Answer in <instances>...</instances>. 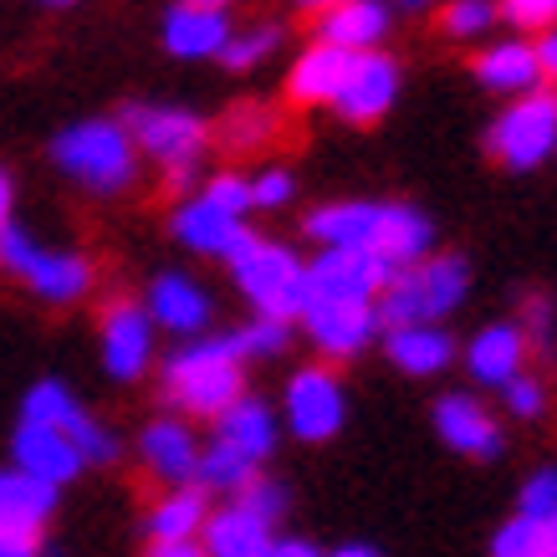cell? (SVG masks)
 <instances>
[{"label": "cell", "instance_id": "11", "mask_svg": "<svg viewBox=\"0 0 557 557\" xmlns=\"http://www.w3.org/2000/svg\"><path fill=\"white\" fill-rule=\"evenodd\" d=\"M153 318L144 312V302H119L102 307L98 318V354H102V373L113 379V384H138L153 363Z\"/></svg>", "mask_w": 557, "mask_h": 557}, {"label": "cell", "instance_id": "48", "mask_svg": "<svg viewBox=\"0 0 557 557\" xmlns=\"http://www.w3.org/2000/svg\"><path fill=\"white\" fill-rule=\"evenodd\" d=\"M0 557H41V547H32V542H0Z\"/></svg>", "mask_w": 557, "mask_h": 557}, {"label": "cell", "instance_id": "23", "mask_svg": "<svg viewBox=\"0 0 557 557\" xmlns=\"http://www.w3.org/2000/svg\"><path fill=\"white\" fill-rule=\"evenodd\" d=\"M276 440H282V424H276L267 399H256V394H240L236 405L215 420V445L236 450L246 466H256V471L276 456Z\"/></svg>", "mask_w": 557, "mask_h": 557}, {"label": "cell", "instance_id": "43", "mask_svg": "<svg viewBox=\"0 0 557 557\" xmlns=\"http://www.w3.org/2000/svg\"><path fill=\"white\" fill-rule=\"evenodd\" d=\"M537 62H542V77L557 83V26H547V32L537 36Z\"/></svg>", "mask_w": 557, "mask_h": 557}, {"label": "cell", "instance_id": "49", "mask_svg": "<svg viewBox=\"0 0 557 557\" xmlns=\"http://www.w3.org/2000/svg\"><path fill=\"white\" fill-rule=\"evenodd\" d=\"M297 5H302V11H318V16H322V11H333V5H343V0H297Z\"/></svg>", "mask_w": 557, "mask_h": 557}, {"label": "cell", "instance_id": "51", "mask_svg": "<svg viewBox=\"0 0 557 557\" xmlns=\"http://www.w3.org/2000/svg\"><path fill=\"white\" fill-rule=\"evenodd\" d=\"M36 5H51V11H67V5H77V0H36Z\"/></svg>", "mask_w": 557, "mask_h": 557}, {"label": "cell", "instance_id": "2", "mask_svg": "<svg viewBox=\"0 0 557 557\" xmlns=\"http://www.w3.org/2000/svg\"><path fill=\"white\" fill-rule=\"evenodd\" d=\"M119 123L134 138L138 159H153L164 170V189L170 195L200 189V159L210 149V123L200 113L170 108V102H128Z\"/></svg>", "mask_w": 557, "mask_h": 557}, {"label": "cell", "instance_id": "1", "mask_svg": "<svg viewBox=\"0 0 557 557\" xmlns=\"http://www.w3.org/2000/svg\"><path fill=\"white\" fill-rule=\"evenodd\" d=\"M159 394H164L170 414H180V420L215 424L220 414L246 394V358L236 354L231 333L180 343V348L159 363Z\"/></svg>", "mask_w": 557, "mask_h": 557}, {"label": "cell", "instance_id": "17", "mask_svg": "<svg viewBox=\"0 0 557 557\" xmlns=\"http://www.w3.org/2000/svg\"><path fill=\"white\" fill-rule=\"evenodd\" d=\"M200 450H205L200 435L180 414H159V420H149L138 430V460L164 486H189L195 471H200Z\"/></svg>", "mask_w": 557, "mask_h": 557}, {"label": "cell", "instance_id": "26", "mask_svg": "<svg viewBox=\"0 0 557 557\" xmlns=\"http://www.w3.org/2000/svg\"><path fill=\"white\" fill-rule=\"evenodd\" d=\"M388 26H394V16H388L384 0H343V5H333V11L318 16V41L363 57V51L384 47Z\"/></svg>", "mask_w": 557, "mask_h": 557}, {"label": "cell", "instance_id": "13", "mask_svg": "<svg viewBox=\"0 0 557 557\" xmlns=\"http://www.w3.org/2000/svg\"><path fill=\"white\" fill-rule=\"evenodd\" d=\"M388 287V271L369 251L327 246L307 261V302H379Z\"/></svg>", "mask_w": 557, "mask_h": 557}, {"label": "cell", "instance_id": "19", "mask_svg": "<svg viewBox=\"0 0 557 557\" xmlns=\"http://www.w3.org/2000/svg\"><path fill=\"white\" fill-rule=\"evenodd\" d=\"M471 72L475 83L496 92V98H527V92H537L547 87L542 77V62H537V41H527V36H502V41H486V47L471 57Z\"/></svg>", "mask_w": 557, "mask_h": 557}, {"label": "cell", "instance_id": "21", "mask_svg": "<svg viewBox=\"0 0 557 557\" xmlns=\"http://www.w3.org/2000/svg\"><path fill=\"white\" fill-rule=\"evenodd\" d=\"M379 348H384L388 363L399 373H409V379H435V373H445L460 354L456 338L445 333V322H394V327H384Z\"/></svg>", "mask_w": 557, "mask_h": 557}, {"label": "cell", "instance_id": "15", "mask_svg": "<svg viewBox=\"0 0 557 557\" xmlns=\"http://www.w3.org/2000/svg\"><path fill=\"white\" fill-rule=\"evenodd\" d=\"M144 312L153 318V327H164L174 338H205V327L215 318V302H210V292L185 276V271H159L144 292Z\"/></svg>", "mask_w": 557, "mask_h": 557}, {"label": "cell", "instance_id": "50", "mask_svg": "<svg viewBox=\"0 0 557 557\" xmlns=\"http://www.w3.org/2000/svg\"><path fill=\"white\" fill-rule=\"evenodd\" d=\"M189 5H205V11H225L231 0H189Z\"/></svg>", "mask_w": 557, "mask_h": 557}, {"label": "cell", "instance_id": "14", "mask_svg": "<svg viewBox=\"0 0 557 557\" xmlns=\"http://www.w3.org/2000/svg\"><path fill=\"white\" fill-rule=\"evenodd\" d=\"M399 87H405V72L399 62L388 57V51H363L354 57V67H348V83H343L338 102H333V113L343 123H379L399 102Z\"/></svg>", "mask_w": 557, "mask_h": 557}, {"label": "cell", "instance_id": "4", "mask_svg": "<svg viewBox=\"0 0 557 557\" xmlns=\"http://www.w3.org/2000/svg\"><path fill=\"white\" fill-rule=\"evenodd\" d=\"M466 297H471V261L456 251H435L388 276L384 297H379V318H384V327H394V322H445L450 312L466 307Z\"/></svg>", "mask_w": 557, "mask_h": 557}, {"label": "cell", "instance_id": "32", "mask_svg": "<svg viewBox=\"0 0 557 557\" xmlns=\"http://www.w3.org/2000/svg\"><path fill=\"white\" fill-rule=\"evenodd\" d=\"M276 47H282V26H276V21L240 26V32H231L225 51H220V67L225 72H256L267 57H276Z\"/></svg>", "mask_w": 557, "mask_h": 557}, {"label": "cell", "instance_id": "42", "mask_svg": "<svg viewBox=\"0 0 557 557\" xmlns=\"http://www.w3.org/2000/svg\"><path fill=\"white\" fill-rule=\"evenodd\" d=\"M502 16L517 32H547L557 26V0H502Z\"/></svg>", "mask_w": 557, "mask_h": 557}, {"label": "cell", "instance_id": "52", "mask_svg": "<svg viewBox=\"0 0 557 557\" xmlns=\"http://www.w3.org/2000/svg\"><path fill=\"white\" fill-rule=\"evenodd\" d=\"M547 542H553V557H557V517L547 522Z\"/></svg>", "mask_w": 557, "mask_h": 557}, {"label": "cell", "instance_id": "31", "mask_svg": "<svg viewBox=\"0 0 557 557\" xmlns=\"http://www.w3.org/2000/svg\"><path fill=\"white\" fill-rule=\"evenodd\" d=\"M276 128H282V119L271 113L267 102H236L225 119H220V144L231 153H251V149H267L271 138H276Z\"/></svg>", "mask_w": 557, "mask_h": 557}, {"label": "cell", "instance_id": "39", "mask_svg": "<svg viewBox=\"0 0 557 557\" xmlns=\"http://www.w3.org/2000/svg\"><path fill=\"white\" fill-rule=\"evenodd\" d=\"M200 195L205 200H215L220 210H231V215L251 220V174L220 170V174H210V180H200Z\"/></svg>", "mask_w": 557, "mask_h": 557}, {"label": "cell", "instance_id": "20", "mask_svg": "<svg viewBox=\"0 0 557 557\" xmlns=\"http://www.w3.org/2000/svg\"><path fill=\"white\" fill-rule=\"evenodd\" d=\"M51 511H57V486L16 471V466L0 471V542H32V547H41Z\"/></svg>", "mask_w": 557, "mask_h": 557}, {"label": "cell", "instance_id": "33", "mask_svg": "<svg viewBox=\"0 0 557 557\" xmlns=\"http://www.w3.org/2000/svg\"><path fill=\"white\" fill-rule=\"evenodd\" d=\"M486 557H553L547 527L527 522V517H507V522L491 532V553Z\"/></svg>", "mask_w": 557, "mask_h": 557}, {"label": "cell", "instance_id": "47", "mask_svg": "<svg viewBox=\"0 0 557 557\" xmlns=\"http://www.w3.org/2000/svg\"><path fill=\"white\" fill-rule=\"evenodd\" d=\"M327 557H379V547H369V542H343L338 553H327Z\"/></svg>", "mask_w": 557, "mask_h": 557}, {"label": "cell", "instance_id": "35", "mask_svg": "<svg viewBox=\"0 0 557 557\" xmlns=\"http://www.w3.org/2000/svg\"><path fill=\"white\" fill-rule=\"evenodd\" d=\"M496 5L491 0H450L445 11H440V26H445V36H456V41H481V36L496 26Z\"/></svg>", "mask_w": 557, "mask_h": 557}, {"label": "cell", "instance_id": "12", "mask_svg": "<svg viewBox=\"0 0 557 557\" xmlns=\"http://www.w3.org/2000/svg\"><path fill=\"white\" fill-rule=\"evenodd\" d=\"M430 424H435V435L466 460H502L507 450V430L502 420L486 409L481 394H466V388H450V394H440L435 409H430Z\"/></svg>", "mask_w": 557, "mask_h": 557}, {"label": "cell", "instance_id": "24", "mask_svg": "<svg viewBox=\"0 0 557 557\" xmlns=\"http://www.w3.org/2000/svg\"><path fill=\"white\" fill-rule=\"evenodd\" d=\"M11 456H16V471L36 475V481H47V486H67L72 475L87 466L67 435H57L51 424H36V420H16Z\"/></svg>", "mask_w": 557, "mask_h": 557}, {"label": "cell", "instance_id": "8", "mask_svg": "<svg viewBox=\"0 0 557 557\" xmlns=\"http://www.w3.org/2000/svg\"><path fill=\"white\" fill-rule=\"evenodd\" d=\"M282 424L302 445H327L348 424V388L333 363H307L282 388Z\"/></svg>", "mask_w": 557, "mask_h": 557}, {"label": "cell", "instance_id": "36", "mask_svg": "<svg viewBox=\"0 0 557 557\" xmlns=\"http://www.w3.org/2000/svg\"><path fill=\"white\" fill-rule=\"evenodd\" d=\"M517 517L542 522V527L557 517V466H537V471L522 481V491H517Z\"/></svg>", "mask_w": 557, "mask_h": 557}, {"label": "cell", "instance_id": "9", "mask_svg": "<svg viewBox=\"0 0 557 557\" xmlns=\"http://www.w3.org/2000/svg\"><path fill=\"white\" fill-rule=\"evenodd\" d=\"M21 420L51 424L57 435H67L87 466H113V460H119V435H113L87 405H77V394H72L62 379L32 384V394L21 399Z\"/></svg>", "mask_w": 557, "mask_h": 557}, {"label": "cell", "instance_id": "40", "mask_svg": "<svg viewBox=\"0 0 557 557\" xmlns=\"http://www.w3.org/2000/svg\"><path fill=\"white\" fill-rule=\"evenodd\" d=\"M297 200V174L271 164V170L251 174V210H287Z\"/></svg>", "mask_w": 557, "mask_h": 557}, {"label": "cell", "instance_id": "25", "mask_svg": "<svg viewBox=\"0 0 557 557\" xmlns=\"http://www.w3.org/2000/svg\"><path fill=\"white\" fill-rule=\"evenodd\" d=\"M348 67H354V51L312 41L307 51H297V62L287 72V98L297 108H333L343 83H348Z\"/></svg>", "mask_w": 557, "mask_h": 557}, {"label": "cell", "instance_id": "38", "mask_svg": "<svg viewBox=\"0 0 557 557\" xmlns=\"http://www.w3.org/2000/svg\"><path fill=\"white\" fill-rule=\"evenodd\" d=\"M231 502H236L240 511H251V517H261V522H282V517H287V491L276 486V481H271V475H251V481H246V486L236 491V496H231Z\"/></svg>", "mask_w": 557, "mask_h": 557}, {"label": "cell", "instance_id": "37", "mask_svg": "<svg viewBox=\"0 0 557 557\" xmlns=\"http://www.w3.org/2000/svg\"><path fill=\"white\" fill-rule=\"evenodd\" d=\"M496 394H502V409H507L511 420H542V414H547V399H553V394H547V379H542V373H517V379H511L507 388H496Z\"/></svg>", "mask_w": 557, "mask_h": 557}, {"label": "cell", "instance_id": "28", "mask_svg": "<svg viewBox=\"0 0 557 557\" xmlns=\"http://www.w3.org/2000/svg\"><path fill=\"white\" fill-rule=\"evenodd\" d=\"M231 32H236V26H231L225 11H205V5H189V0H180L170 16H164V47H170L180 62H205V57L220 62Z\"/></svg>", "mask_w": 557, "mask_h": 557}, {"label": "cell", "instance_id": "54", "mask_svg": "<svg viewBox=\"0 0 557 557\" xmlns=\"http://www.w3.org/2000/svg\"><path fill=\"white\" fill-rule=\"evenodd\" d=\"M491 5H496V0H491Z\"/></svg>", "mask_w": 557, "mask_h": 557}, {"label": "cell", "instance_id": "46", "mask_svg": "<svg viewBox=\"0 0 557 557\" xmlns=\"http://www.w3.org/2000/svg\"><path fill=\"white\" fill-rule=\"evenodd\" d=\"M11 210H16V180L0 170V231H5V225H16V220H11Z\"/></svg>", "mask_w": 557, "mask_h": 557}, {"label": "cell", "instance_id": "18", "mask_svg": "<svg viewBox=\"0 0 557 557\" xmlns=\"http://www.w3.org/2000/svg\"><path fill=\"white\" fill-rule=\"evenodd\" d=\"M369 256L394 276V271L414 267L424 256H435V220L424 215L420 205L384 200L379 205V231H373Z\"/></svg>", "mask_w": 557, "mask_h": 557}, {"label": "cell", "instance_id": "10", "mask_svg": "<svg viewBox=\"0 0 557 557\" xmlns=\"http://www.w3.org/2000/svg\"><path fill=\"white\" fill-rule=\"evenodd\" d=\"M297 327L322 354V363H348V358L369 354L373 343L384 338L379 302H307Z\"/></svg>", "mask_w": 557, "mask_h": 557}, {"label": "cell", "instance_id": "29", "mask_svg": "<svg viewBox=\"0 0 557 557\" xmlns=\"http://www.w3.org/2000/svg\"><path fill=\"white\" fill-rule=\"evenodd\" d=\"M205 557H271L276 547V527L240 511L236 502H225L220 511H210V522L200 532Z\"/></svg>", "mask_w": 557, "mask_h": 557}, {"label": "cell", "instance_id": "34", "mask_svg": "<svg viewBox=\"0 0 557 557\" xmlns=\"http://www.w3.org/2000/svg\"><path fill=\"white\" fill-rule=\"evenodd\" d=\"M231 343H236V354L251 363V358H276V354H287V343H292V322L282 318H251V322H240L236 333H231Z\"/></svg>", "mask_w": 557, "mask_h": 557}, {"label": "cell", "instance_id": "5", "mask_svg": "<svg viewBox=\"0 0 557 557\" xmlns=\"http://www.w3.org/2000/svg\"><path fill=\"white\" fill-rule=\"evenodd\" d=\"M231 276H236L240 297L256 307V318H282L297 322L307 307V261L292 246L271 236H246L236 246V256L225 261Z\"/></svg>", "mask_w": 557, "mask_h": 557}, {"label": "cell", "instance_id": "41", "mask_svg": "<svg viewBox=\"0 0 557 557\" xmlns=\"http://www.w3.org/2000/svg\"><path fill=\"white\" fill-rule=\"evenodd\" d=\"M517 327L527 333V348L532 354H553V302L547 297H527V312L517 318Z\"/></svg>", "mask_w": 557, "mask_h": 557}, {"label": "cell", "instance_id": "53", "mask_svg": "<svg viewBox=\"0 0 557 557\" xmlns=\"http://www.w3.org/2000/svg\"><path fill=\"white\" fill-rule=\"evenodd\" d=\"M399 5H405V11H424V5H430V0H399Z\"/></svg>", "mask_w": 557, "mask_h": 557}, {"label": "cell", "instance_id": "6", "mask_svg": "<svg viewBox=\"0 0 557 557\" xmlns=\"http://www.w3.org/2000/svg\"><path fill=\"white\" fill-rule=\"evenodd\" d=\"M0 271L26 282L51 307L83 302L87 292H92V282H98V271H92V261L83 251H51L32 231H21V225L0 231Z\"/></svg>", "mask_w": 557, "mask_h": 557}, {"label": "cell", "instance_id": "22", "mask_svg": "<svg viewBox=\"0 0 557 557\" xmlns=\"http://www.w3.org/2000/svg\"><path fill=\"white\" fill-rule=\"evenodd\" d=\"M527 358H532V348H527V333L517 322H486L466 343L460 363L481 388H507L517 373H527Z\"/></svg>", "mask_w": 557, "mask_h": 557}, {"label": "cell", "instance_id": "7", "mask_svg": "<svg viewBox=\"0 0 557 557\" xmlns=\"http://www.w3.org/2000/svg\"><path fill=\"white\" fill-rule=\"evenodd\" d=\"M491 159L511 174L542 170L557 153V87H537L527 98H511L486 128Z\"/></svg>", "mask_w": 557, "mask_h": 557}, {"label": "cell", "instance_id": "3", "mask_svg": "<svg viewBox=\"0 0 557 557\" xmlns=\"http://www.w3.org/2000/svg\"><path fill=\"white\" fill-rule=\"evenodd\" d=\"M51 164L98 200L128 195L138 185V149L119 119H83L51 138Z\"/></svg>", "mask_w": 557, "mask_h": 557}, {"label": "cell", "instance_id": "27", "mask_svg": "<svg viewBox=\"0 0 557 557\" xmlns=\"http://www.w3.org/2000/svg\"><path fill=\"white\" fill-rule=\"evenodd\" d=\"M379 205L384 200H327V205H318V210H307L302 231L318 240L322 251H327V246L369 251L373 231H379Z\"/></svg>", "mask_w": 557, "mask_h": 557}, {"label": "cell", "instance_id": "30", "mask_svg": "<svg viewBox=\"0 0 557 557\" xmlns=\"http://www.w3.org/2000/svg\"><path fill=\"white\" fill-rule=\"evenodd\" d=\"M210 491L205 486H164V496L149 507L144 527H149V542H200L205 522H210Z\"/></svg>", "mask_w": 557, "mask_h": 557}, {"label": "cell", "instance_id": "16", "mask_svg": "<svg viewBox=\"0 0 557 557\" xmlns=\"http://www.w3.org/2000/svg\"><path fill=\"white\" fill-rule=\"evenodd\" d=\"M170 231H174V240H180L185 251H195V256H215V261H231L240 240L251 236V225H246V220L231 215V210H220L215 200H205L200 189H195V195H185V200L174 205Z\"/></svg>", "mask_w": 557, "mask_h": 557}, {"label": "cell", "instance_id": "44", "mask_svg": "<svg viewBox=\"0 0 557 557\" xmlns=\"http://www.w3.org/2000/svg\"><path fill=\"white\" fill-rule=\"evenodd\" d=\"M144 557H205L200 542H149Z\"/></svg>", "mask_w": 557, "mask_h": 557}, {"label": "cell", "instance_id": "45", "mask_svg": "<svg viewBox=\"0 0 557 557\" xmlns=\"http://www.w3.org/2000/svg\"><path fill=\"white\" fill-rule=\"evenodd\" d=\"M271 557H327V553H322V547H312L307 537H276Z\"/></svg>", "mask_w": 557, "mask_h": 557}]
</instances>
